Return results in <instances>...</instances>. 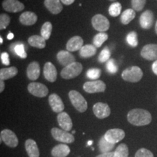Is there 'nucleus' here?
Returning a JSON list of instances; mask_svg holds the SVG:
<instances>
[{"label": "nucleus", "instance_id": "nucleus-13", "mask_svg": "<svg viewBox=\"0 0 157 157\" xmlns=\"http://www.w3.org/2000/svg\"><path fill=\"white\" fill-rule=\"evenodd\" d=\"M2 7L9 13H18L25 8L24 5L17 0H4Z\"/></svg>", "mask_w": 157, "mask_h": 157}, {"label": "nucleus", "instance_id": "nucleus-35", "mask_svg": "<svg viewBox=\"0 0 157 157\" xmlns=\"http://www.w3.org/2000/svg\"><path fill=\"white\" fill-rule=\"evenodd\" d=\"M110 57H111V52H110L108 47H105L101 51L99 56H98V60H99L100 63L107 62L110 60Z\"/></svg>", "mask_w": 157, "mask_h": 157}, {"label": "nucleus", "instance_id": "nucleus-30", "mask_svg": "<svg viewBox=\"0 0 157 157\" xmlns=\"http://www.w3.org/2000/svg\"><path fill=\"white\" fill-rule=\"evenodd\" d=\"M52 30V25L50 22H45L42 25V29H41V36L44 38L45 40H48L50 39L51 36V33Z\"/></svg>", "mask_w": 157, "mask_h": 157}, {"label": "nucleus", "instance_id": "nucleus-44", "mask_svg": "<svg viewBox=\"0 0 157 157\" xmlns=\"http://www.w3.org/2000/svg\"><path fill=\"white\" fill-rule=\"evenodd\" d=\"M74 1L75 0H60V2L66 5H71L74 2Z\"/></svg>", "mask_w": 157, "mask_h": 157}, {"label": "nucleus", "instance_id": "nucleus-4", "mask_svg": "<svg viewBox=\"0 0 157 157\" xmlns=\"http://www.w3.org/2000/svg\"><path fill=\"white\" fill-rule=\"evenodd\" d=\"M82 69H83V66L82 63L74 62L63 68L60 75L64 79H71L79 75L82 73Z\"/></svg>", "mask_w": 157, "mask_h": 157}, {"label": "nucleus", "instance_id": "nucleus-10", "mask_svg": "<svg viewBox=\"0 0 157 157\" xmlns=\"http://www.w3.org/2000/svg\"><path fill=\"white\" fill-rule=\"evenodd\" d=\"M104 137L109 143L115 144L124 138L125 132L121 129H111L105 133Z\"/></svg>", "mask_w": 157, "mask_h": 157}, {"label": "nucleus", "instance_id": "nucleus-25", "mask_svg": "<svg viewBox=\"0 0 157 157\" xmlns=\"http://www.w3.org/2000/svg\"><path fill=\"white\" fill-rule=\"evenodd\" d=\"M28 42L31 46L39 49H44L46 47L45 39L42 36H39V35H33L29 37Z\"/></svg>", "mask_w": 157, "mask_h": 157}, {"label": "nucleus", "instance_id": "nucleus-50", "mask_svg": "<svg viewBox=\"0 0 157 157\" xmlns=\"http://www.w3.org/2000/svg\"><path fill=\"white\" fill-rule=\"evenodd\" d=\"M92 143H93V141H89V142H88V146H91Z\"/></svg>", "mask_w": 157, "mask_h": 157}, {"label": "nucleus", "instance_id": "nucleus-51", "mask_svg": "<svg viewBox=\"0 0 157 157\" xmlns=\"http://www.w3.org/2000/svg\"><path fill=\"white\" fill-rule=\"evenodd\" d=\"M110 1H111V2H114V1H116V0H110Z\"/></svg>", "mask_w": 157, "mask_h": 157}, {"label": "nucleus", "instance_id": "nucleus-29", "mask_svg": "<svg viewBox=\"0 0 157 157\" xmlns=\"http://www.w3.org/2000/svg\"><path fill=\"white\" fill-rule=\"evenodd\" d=\"M135 11L133 9H127L121 13V22L124 25L129 24L135 17Z\"/></svg>", "mask_w": 157, "mask_h": 157}, {"label": "nucleus", "instance_id": "nucleus-32", "mask_svg": "<svg viewBox=\"0 0 157 157\" xmlns=\"http://www.w3.org/2000/svg\"><path fill=\"white\" fill-rule=\"evenodd\" d=\"M115 157H128L129 148L125 143H121L117 147L114 151Z\"/></svg>", "mask_w": 157, "mask_h": 157}, {"label": "nucleus", "instance_id": "nucleus-45", "mask_svg": "<svg viewBox=\"0 0 157 157\" xmlns=\"http://www.w3.org/2000/svg\"><path fill=\"white\" fill-rule=\"evenodd\" d=\"M152 71L156 75H157V60L154 61V63L152 64Z\"/></svg>", "mask_w": 157, "mask_h": 157}, {"label": "nucleus", "instance_id": "nucleus-46", "mask_svg": "<svg viewBox=\"0 0 157 157\" xmlns=\"http://www.w3.org/2000/svg\"><path fill=\"white\" fill-rule=\"evenodd\" d=\"M5 90V82L3 80H0V93H2Z\"/></svg>", "mask_w": 157, "mask_h": 157}, {"label": "nucleus", "instance_id": "nucleus-2", "mask_svg": "<svg viewBox=\"0 0 157 157\" xmlns=\"http://www.w3.org/2000/svg\"><path fill=\"white\" fill-rule=\"evenodd\" d=\"M68 97L74 107L78 112H85L87 109V103L84 98L76 90H71L68 93Z\"/></svg>", "mask_w": 157, "mask_h": 157}, {"label": "nucleus", "instance_id": "nucleus-26", "mask_svg": "<svg viewBox=\"0 0 157 157\" xmlns=\"http://www.w3.org/2000/svg\"><path fill=\"white\" fill-rule=\"evenodd\" d=\"M17 73H18V70L14 66H12V67L10 68H2L0 70V79L3 80V81L10 79V78L16 76Z\"/></svg>", "mask_w": 157, "mask_h": 157}, {"label": "nucleus", "instance_id": "nucleus-40", "mask_svg": "<svg viewBox=\"0 0 157 157\" xmlns=\"http://www.w3.org/2000/svg\"><path fill=\"white\" fill-rule=\"evenodd\" d=\"M135 157H154L153 153L146 148H140L137 151Z\"/></svg>", "mask_w": 157, "mask_h": 157}, {"label": "nucleus", "instance_id": "nucleus-34", "mask_svg": "<svg viewBox=\"0 0 157 157\" xmlns=\"http://www.w3.org/2000/svg\"><path fill=\"white\" fill-rule=\"evenodd\" d=\"M127 42L128 43L129 46L135 48L138 44V40H137V34L135 31H131L127 35L126 37Z\"/></svg>", "mask_w": 157, "mask_h": 157}, {"label": "nucleus", "instance_id": "nucleus-21", "mask_svg": "<svg viewBox=\"0 0 157 157\" xmlns=\"http://www.w3.org/2000/svg\"><path fill=\"white\" fill-rule=\"evenodd\" d=\"M19 21L21 24L24 25H32L36 23L37 15L33 12H24L20 15Z\"/></svg>", "mask_w": 157, "mask_h": 157}, {"label": "nucleus", "instance_id": "nucleus-22", "mask_svg": "<svg viewBox=\"0 0 157 157\" xmlns=\"http://www.w3.org/2000/svg\"><path fill=\"white\" fill-rule=\"evenodd\" d=\"M27 76L30 80L35 81L40 76V66L38 62H31L28 66L26 70Z\"/></svg>", "mask_w": 157, "mask_h": 157}, {"label": "nucleus", "instance_id": "nucleus-24", "mask_svg": "<svg viewBox=\"0 0 157 157\" xmlns=\"http://www.w3.org/2000/svg\"><path fill=\"white\" fill-rule=\"evenodd\" d=\"M70 148L66 144H59L51 151V155L53 157H66L70 154Z\"/></svg>", "mask_w": 157, "mask_h": 157}, {"label": "nucleus", "instance_id": "nucleus-20", "mask_svg": "<svg viewBox=\"0 0 157 157\" xmlns=\"http://www.w3.org/2000/svg\"><path fill=\"white\" fill-rule=\"evenodd\" d=\"M44 5L52 14L57 15L63 10L60 0H44Z\"/></svg>", "mask_w": 157, "mask_h": 157}, {"label": "nucleus", "instance_id": "nucleus-39", "mask_svg": "<svg viewBox=\"0 0 157 157\" xmlns=\"http://www.w3.org/2000/svg\"><path fill=\"white\" fill-rule=\"evenodd\" d=\"M10 23V17L7 14H1L0 15V29L3 30L7 27Z\"/></svg>", "mask_w": 157, "mask_h": 157}, {"label": "nucleus", "instance_id": "nucleus-15", "mask_svg": "<svg viewBox=\"0 0 157 157\" xmlns=\"http://www.w3.org/2000/svg\"><path fill=\"white\" fill-rule=\"evenodd\" d=\"M49 103L55 113H61L65 109L64 104L63 103L61 98L60 96L56 93L51 94L48 98Z\"/></svg>", "mask_w": 157, "mask_h": 157}, {"label": "nucleus", "instance_id": "nucleus-43", "mask_svg": "<svg viewBox=\"0 0 157 157\" xmlns=\"http://www.w3.org/2000/svg\"><path fill=\"white\" fill-rule=\"evenodd\" d=\"M95 157H115V154H114V151L104 153V154H101Z\"/></svg>", "mask_w": 157, "mask_h": 157}, {"label": "nucleus", "instance_id": "nucleus-1", "mask_svg": "<svg viewBox=\"0 0 157 157\" xmlns=\"http://www.w3.org/2000/svg\"><path fill=\"white\" fill-rule=\"evenodd\" d=\"M127 120L135 126H146L151 122L152 117L147 110L134 109L130 110L127 113Z\"/></svg>", "mask_w": 157, "mask_h": 157}, {"label": "nucleus", "instance_id": "nucleus-49", "mask_svg": "<svg viewBox=\"0 0 157 157\" xmlns=\"http://www.w3.org/2000/svg\"><path fill=\"white\" fill-rule=\"evenodd\" d=\"M0 43H1V44H2L3 43V39H2V37H0Z\"/></svg>", "mask_w": 157, "mask_h": 157}, {"label": "nucleus", "instance_id": "nucleus-18", "mask_svg": "<svg viewBox=\"0 0 157 157\" xmlns=\"http://www.w3.org/2000/svg\"><path fill=\"white\" fill-rule=\"evenodd\" d=\"M44 76L47 80L50 82H54L57 79V70L56 66L51 62H47L44 64L43 69Z\"/></svg>", "mask_w": 157, "mask_h": 157}, {"label": "nucleus", "instance_id": "nucleus-19", "mask_svg": "<svg viewBox=\"0 0 157 157\" xmlns=\"http://www.w3.org/2000/svg\"><path fill=\"white\" fill-rule=\"evenodd\" d=\"M84 40L81 36H75L71 37L66 44V49L69 52H75L80 50L83 47Z\"/></svg>", "mask_w": 157, "mask_h": 157}, {"label": "nucleus", "instance_id": "nucleus-38", "mask_svg": "<svg viewBox=\"0 0 157 157\" xmlns=\"http://www.w3.org/2000/svg\"><path fill=\"white\" fill-rule=\"evenodd\" d=\"M15 52L17 55L20 58H27V53L25 51L24 45L23 44H18L15 45L14 48Z\"/></svg>", "mask_w": 157, "mask_h": 157}, {"label": "nucleus", "instance_id": "nucleus-27", "mask_svg": "<svg viewBox=\"0 0 157 157\" xmlns=\"http://www.w3.org/2000/svg\"><path fill=\"white\" fill-rule=\"evenodd\" d=\"M115 147V144L109 143L105 137L102 136V137L100 139L99 142H98V148H99V151H101V154H104V153H109L112 152L111 151L113 150Z\"/></svg>", "mask_w": 157, "mask_h": 157}, {"label": "nucleus", "instance_id": "nucleus-12", "mask_svg": "<svg viewBox=\"0 0 157 157\" xmlns=\"http://www.w3.org/2000/svg\"><path fill=\"white\" fill-rule=\"evenodd\" d=\"M141 56L147 60H157V44H148L143 47Z\"/></svg>", "mask_w": 157, "mask_h": 157}, {"label": "nucleus", "instance_id": "nucleus-42", "mask_svg": "<svg viewBox=\"0 0 157 157\" xmlns=\"http://www.w3.org/2000/svg\"><path fill=\"white\" fill-rule=\"evenodd\" d=\"M1 60L2 63L4 65H5V66H9L10 63V62L9 55L6 52H2V53L1 54Z\"/></svg>", "mask_w": 157, "mask_h": 157}, {"label": "nucleus", "instance_id": "nucleus-23", "mask_svg": "<svg viewBox=\"0 0 157 157\" xmlns=\"http://www.w3.org/2000/svg\"><path fill=\"white\" fill-rule=\"evenodd\" d=\"M25 148L29 157H39V151L36 141L28 139L25 143Z\"/></svg>", "mask_w": 157, "mask_h": 157}, {"label": "nucleus", "instance_id": "nucleus-48", "mask_svg": "<svg viewBox=\"0 0 157 157\" xmlns=\"http://www.w3.org/2000/svg\"><path fill=\"white\" fill-rule=\"evenodd\" d=\"M155 31H156V34H157V21L156 23V25H155Z\"/></svg>", "mask_w": 157, "mask_h": 157}, {"label": "nucleus", "instance_id": "nucleus-14", "mask_svg": "<svg viewBox=\"0 0 157 157\" xmlns=\"http://www.w3.org/2000/svg\"><path fill=\"white\" fill-rule=\"evenodd\" d=\"M154 13L150 10L143 12L140 17V25L143 29H150L154 24Z\"/></svg>", "mask_w": 157, "mask_h": 157}, {"label": "nucleus", "instance_id": "nucleus-3", "mask_svg": "<svg viewBox=\"0 0 157 157\" xmlns=\"http://www.w3.org/2000/svg\"><path fill=\"white\" fill-rule=\"evenodd\" d=\"M143 76V71L138 66H132L123 71L121 77L124 81L136 83L140 82Z\"/></svg>", "mask_w": 157, "mask_h": 157}, {"label": "nucleus", "instance_id": "nucleus-36", "mask_svg": "<svg viewBox=\"0 0 157 157\" xmlns=\"http://www.w3.org/2000/svg\"><path fill=\"white\" fill-rule=\"evenodd\" d=\"M101 70L99 69V68H90L87 71V76L90 79H93L94 81L98 78L101 77Z\"/></svg>", "mask_w": 157, "mask_h": 157}, {"label": "nucleus", "instance_id": "nucleus-28", "mask_svg": "<svg viewBox=\"0 0 157 157\" xmlns=\"http://www.w3.org/2000/svg\"><path fill=\"white\" fill-rule=\"evenodd\" d=\"M97 48L94 44L84 45L79 50V55L82 58H87L95 56L97 52Z\"/></svg>", "mask_w": 157, "mask_h": 157}, {"label": "nucleus", "instance_id": "nucleus-5", "mask_svg": "<svg viewBox=\"0 0 157 157\" xmlns=\"http://www.w3.org/2000/svg\"><path fill=\"white\" fill-rule=\"evenodd\" d=\"M51 134L55 140L63 143H72L74 142V137L67 131L63 129H58L57 127H53L51 129Z\"/></svg>", "mask_w": 157, "mask_h": 157}, {"label": "nucleus", "instance_id": "nucleus-9", "mask_svg": "<svg viewBox=\"0 0 157 157\" xmlns=\"http://www.w3.org/2000/svg\"><path fill=\"white\" fill-rule=\"evenodd\" d=\"M28 90L31 95L38 98H44L49 93L48 88L42 83L31 82L28 85Z\"/></svg>", "mask_w": 157, "mask_h": 157}, {"label": "nucleus", "instance_id": "nucleus-47", "mask_svg": "<svg viewBox=\"0 0 157 157\" xmlns=\"http://www.w3.org/2000/svg\"><path fill=\"white\" fill-rule=\"evenodd\" d=\"M13 37H14V34H13V33H11V32H10L8 35H7V39H8L9 40H11V39H13Z\"/></svg>", "mask_w": 157, "mask_h": 157}, {"label": "nucleus", "instance_id": "nucleus-7", "mask_svg": "<svg viewBox=\"0 0 157 157\" xmlns=\"http://www.w3.org/2000/svg\"><path fill=\"white\" fill-rule=\"evenodd\" d=\"M83 89L87 93H103L106 89V85L101 80H95L85 82L83 85Z\"/></svg>", "mask_w": 157, "mask_h": 157}, {"label": "nucleus", "instance_id": "nucleus-33", "mask_svg": "<svg viewBox=\"0 0 157 157\" xmlns=\"http://www.w3.org/2000/svg\"><path fill=\"white\" fill-rule=\"evenodd\" d=\"M121 10V5L119 2H113L110 5L109 13L111 16L117 17L120 15Z\"/></svg>", "mask_w": 157, "mask_h": 157}, {"label": "nucleus", "instance_id": "nucleus-37", "mask_svg": "<svg viewBox=\"0 0 157 157\" xmlns=\"http://www.w3.org/2000/svg\"><path fill=\"white\" fill-rule=\"evenodd\" d=\"M146 0H131L132 9L135 11H141L146 5Z\"/></svg>", "mask_w": 157, "mask_h": 157}, {"label": "nucleus", "instance_id": "nucleus-8", "mask_svg": "<svg viewBox=\"0 0 157 157\" xmlns=\"http://www.w3.org/2000/svg\"><path fill=\"white\" fill-rule=\"evenodd\" d=\"M1 136V143L3 142L10 148H16L18 145V139L13 131L9 129H3L0 133Z\"/></svg>", "mask_w": 157, "mask_h": 157}, {"label": "nucleus", "instance_id": "nucleus-6", "mask_svg": "<svg viewBox=\"0 0 157 157\" xmlns=\"http://www.w3.org/2000/svg\"><path fill=\"white\" fill-rule=\"evenodd\" d=\"M92 25L96 31L100 32H105L109 30L110 27L109 20L106 17L101 14L94 15L92 18Z\"/></svg>", "mask_w": 157, "mask_h": 157}, {"label": "nucleus", "instance_id": "nucleus-16", "mask_svg": "<svg viewBox=\"0 0 157 157\" xmlns=\"http://www.w3.org/2000/svg\"><path fill=\"white\" fill-rule=\"evenodd\" d=\"M57 119H58L59 126L63 130L67 131V132L71 130L72 127H73V123H72L70 116L67 113L63 112V111L60 113L57 117Z\"/></svg>", "mask_w": 157, "mask_h": 157}, {"label": "nucleus", "instance_id": "nucleus-41", "mask_svg": "<svg viewBox=\"0 0 157 157\" xmlns=\"http://www.w3.org/2000/svg\"><path fill=\"white\" fill-rule=\"evenodd\" d=\"M107 71L109 72L110 74H114L117 72L118 68L117 64H116L115 60L113 59H110V60L108 61L107 65Z\"/></svg>", "mask_w": 157, "mask_h": 157}, {"label": "nucleus", "instance_id": "nucleus-11", "mask_svg": "<svg viewBox=\"0 0 157 157\" xmlns=\"http://www.w3.org/2000/svg\"><path fill=\"white\" fill-rule=\"evenodd\" d=\"M93 111L95 116L98 119H105L111 114V109L109 105L106 103H95L93 107Z\"/></svg>", "mask_w": 157, "mask_h": 157}, {"label": "nucleus", "instance_id": "nucleus-31", "mask_svg": "<svg viewBox=\"0 0 157 157\" xmlns=\"http://www.w3.org/2000/svg\"><path fill=\"white\" fill-rule=\"evenodd\" d=\"M109 38V36L106 33L101 32L96 34L93 38V44L96 48H101L103 42H105Z\"/></svg>", "mask_w": 157, "mask_h": 157}, {"label": "nucleus", "instance_id": "nucleus-17", "mask_svg": "<svg viewBox=\"0 0 157 157\" xmlns=\"http://www.w3.org/2000/svg\"><path fill=\"white\" fill-rule=\"evenodd\" d=\"M57 59H58V62L65 67L76 62L75 57L68 50H61L58 52L57 54Z\"/></svg>", "mask_w": 157, "mask_h": 157}]
</instances>
